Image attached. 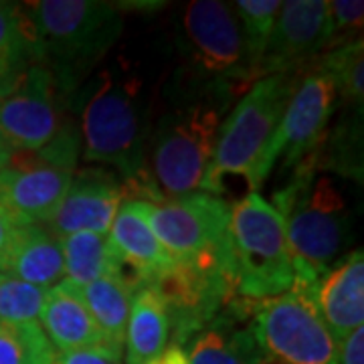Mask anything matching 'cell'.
<instances>
[{"label": "cell", "mask_w": 364, "mask_h": 364, "mask_svg": "<svg viewBox=\"0 0 364 364\" xmlns=\"http://www.w3.org/2000/svg\"><path fill=\"white\" fill-rule=\"evenodd\" d=\"M23 11L59 91L81 87L124 31L119 4L104 0H35Z\"/></svg>", "instance_id": "cell-2"}, {"label": "cell", "mask_w": 364, "mask_h": 364, "mask_svg": "<svg viewBox=\"0 0 364 364\" xmlns=\"http://www.w3.org/2000/svg\"><path fill=\"white\" fill-rule=\"evenodd\" d=\"M124 198L126 191L114 172L102 168L75 170L73 181L47 227L57 237L73 233L107 235Z\"/></svg>", "instance_id": "cell-14"}, {"label": "cell", "mask_w": 364, "mask_h": 364, "mask_svg": "<svg viewBox=\"0 0 364 364\" xmlns=\"http://www.w3.org/2000/svg\"><path fill=\"white\" fill-rule=\"evenodd\" d=\"M320 170L314 152L291 168L289 182L273 195V207L286 223L294 263L316 275H324L340 259L352 237L346 200L334 181Z\"/></svg>", "instance_id": "cell-4"}, {"label": "cell", "mask_w": 364, "mask_h": 364, "mask_svg": "<svg viewBox=\"0 0 364 364\" xmlns=\"http://www.w3.org/2000/svg\"><path fill=\"white\" fill-rule=\"evenodd\" d=\"M320 275L294 263V284L273 298L247 299L249 326L275 364H336V342L316 304Z\"/></svg>", "instance_id": "cell-6"}, {"label": "cell", "mask_w": 364, "mask_h": 364, "mask_svg": "<svg viewBox=\"0 0 364 364\" xmlns=\"http://www.w3.org/2000/svg\"><path fill=\"white\" fill-rule=\"evenodd\" d=\"M107 241L138 289L154 286L174 265L150 227L148 200L142 198H124L109 227Z\"/></svg>", "instance_id": "cell-15"}, {"label": "cell", "mask_w": 364, "mask_h": 364, "mask_svg": "<svg viewBox=\"0 0 364 364\" xmlns=\"http://www.w3.org/2000/svg\"><path fill=\"white\" fill-rule=\"evenodd\" d=\"M296 81L298 73L265 75L239 97L231 114L221 122L215 152L200 182L203 193L225 195L227 178H243L249 191L257 193L269 176L265 154Z\"/></svg>", "instance_id": "cell-3"}, {"label": "cell", "mask_w": 364, "mask_h": 364, "mask_svg": "<svg viewBox=\"0 0 364 364\" xmlns=\"http://www.w3.org/2000/svg\"><path fill=\"white\" fill-rule=\"evenodd\" d=\"M51 364H124V350L109 344H97L79 350H55Z\"/></svg>", "instance_id": "cell-29"}, {"label": "cell", "mask_w": 364, "mask_h": 364, "mask_svg": "<svg viewBox=\"0 0 364 364\" xmlns=\"http://www.w3.org/2000/svg\"><path fill=\"white\" fill-rule=\"evenodd\" d=\"M229 237L239 298H273L291 287L294 255L286 223L259 193H249L231 205Z\"/></svg>", "instance_id": "cell-7"}, {"label": "cell", "mask_w": 364, "mask_h": 364, "mask_svg": "<svg viewBox=\"0 0 364 364\" xmlns=\"http://www.w3.org/2000/svg\"><path fill=\"white\" fill-rule=\"evenodd\" d=\"M35 63H43V57L23 4L0 0V97Z\"/></svg>", "instance_id": "cell-22"}, {"label": "cell", "mask_w": 364, "mask_h": 364, "mask_svg": "<svg viewBox=\"0 0 364 364\" xmlns=\"http://www.w3.org/2000/svg\"><path fill=\"white\" fill-rule=\"evenodd\" d=\"M181 51L195 83L247 91L255 79L249 73L245 39L233 6L221 0L188 2L181 18Z\"/></svg>", "instance_id": "cell-9"}, {"label": "cell", "mask_w": 364, "mask_h": 364, "mask_svg": "<svg viewBox=\"0 0 364 364\" xmlns=\"http://www.w3.org/2000/svg\"><path fill=\"white\" fill-rule=\"evenodd\" d=\"M59 241L65 259V282L79 289L122 267L109 247L107 235L73 233L59 237Z\"/></svg>", "instance_id": "cell-23"}, {"label": "cell", "mask_w": 364, "mask_h": 364, "mask_svg": "<svg viewBox=\"0 0 364 364\" xmlns=\"http://www.w3.org/2000/svg\"><path fill=\"white\" fill-rule=\"evenodd\" d=\"M332 79L336 93L342 95L358 112L364 102V43L363 39L330 49L320 55L314 63Z\"/></svg>", "instance_id": "cell-24"}, {"label": "cell", "mask_w": 364, "mask_h": 364, "mask_svg": "<svg viewBox=\"0 0 364 364\" xmlns=\"http://www.w3.org/2000/svg\"><path fill=\"white\" fill-rule=\"evenodd\" d=\"M328 0L282 2L259 77L277 73H301L310 61L328 51Z\"/></svg>", "instance_id": "cell-13"}, {"label": "cell", "mask_w": 364, "mask_h": 364, "mask_svg": "<svg viewBox=\"0 0 364 364\" xmlns=\"http://www.w3.org/2000/svg\"><path fill=\"white\" fill-rule=\"evenodd\" d=\"M182 348L188 364H275L249 326L247 299L239 296Z\"/></svg>", "instance_id": "cell-16"}, {"label": "cell", "mask_w": 364, "mask_h": 364, "mask_svg": "<svg viewBox=\"0 0 364 364\" xmlns=\"http://www.w3.org/2000/svg\"><path fill=\"white\" fill-rule=\"evenodd\" d=\"M136 289L138 286L124 267H117L112 273L81 287L85 306L100 332L104 334L105 342L119 350H124L126 326Z\"/></svg>", "instance_id": "cell-21"}, {"label": "cell", "mask_w": 364, "mask_h": 364, "mask_svg": "<svg viewBox=\"0 0 364 364\" xmlns=\"http://www.w3.org/2000/svg\"><path fill=\"white\" fill-rule=\"evenodd\" d=\"M239 18V25L245 39L247 63L251 77H259V67L267 51V43L273 33L277 13L282 9L279 0H237L231 4Z\"/></svg>", "instance_id": "cell-25"}, {"label": "cell", "mask_w": 364, "mask_h": 364, "mask_svg": "<svg viewBox=\"0 0 364 364\" xmlns=\"http://www.w3.org/2000/svg\"><path fill=\"white\" fill-rule=\"evenodd\" d=\"M14 156V150L11 144L6 142V138H4V134L0 132V170L4 168L9 162H11V158Z\"/></svg>", "instance_id": "cell-33"}, {"label": "cell", "mask_w": 364, "mask_h": 364, "mask_svg": "<svg viewBox=\"0 0 364 364\" xmlns=\"http://www.w3.org/2000/svg\"><path fill=\"white\" fill-rule=\"evenodd\" d=\"M336 97V87L324 71L312 67L299 73L265 154L267 174H272L277 162H282V170L296 168L324 144L326 126L334 114Z\"/></svg>", "instance_id": "cell-11"}, {"label": "cell", "mask_w": 364, "mask_h": 364, "mask_svg": "<svg viewBox=\"0 0 364 364\" xmlns=\"http://www.w3.org/2000/svg\"><path fill=\"white\" fill-rule=\"evenodd\" d=\"M47 289L31 286L9 273L0 272V322L28 324L39 322Z\"/></svg>", "instance_id": "cell-27"}, {"label": "cell", "mask_w": 364, "mask_h": 364, "mask_svg": "<svg viewBox=\"0 0 364 364\" xmlns=\"http://www.w3.org/2000/svg\"><path fill=\"white\" fill-rule=\"evenodd\" d=\"M0 272L31 286L51 289L65 279L59 237L47 225H18Z\"/></svg>", "instance_id": "cell-19"}, {"label": "cell", "mask_w": 364, "mask_h": 364, "mask_svg": "<svg viewBox=\"0 0 364 364\" xmlns=\"http://www.w3.org/2000/svg\"><path fill=\"white\" fill-rule=\"evenodd\" d=\"M336 364H364V326L336 344Z\"/></svg>", "instance_id": "cell-30"}, {"label": "cell", "mask_w": 364, "mask_h": 364, "mask_svg": "<svg viewBox=\"0 0 364 364\" xmlns=\"http://www.w3.org/2000/svg\"><path fill=\"white\" fill-rule=\"evenodd\" d=\"M55 348L39 322H0V364H51Z\"/></svg>", "instance_id": "cell-26"}, {"label": "cell", "mask_w": 364, "mask_h": 364, "mask_svg": "<svg viewBox=\"0 0 364 364\" xmlns=\"http://www.w3.org/2000/svg\"><path fill=\"white\" fill-rule=\"evenodd\" d=\"M16 221L13 217L0 207V269H2V263L6 259V253L11 249V243H13V237L16 233Z\"/></svg>", "instance_id": "cell-31"}, {"label": "cell", "mask_w": 364, "mask_h": 364, "mask_svg": "<svg viewBox=\"0 0 364 364\" xmlns=\"http://www.w3.org/2000/svg\"><path fill=\"white\" fill-rule=\"evenodd\" d=\"M316 304L336 344L364 324V253L360 249L320 275Z\"/></svg>", "instance_id": "cell-17"}, {"label": "cell", "mask_w": 364, "mask_h": 364, "mask_svg": "<svg viewBox=\"0 0 364 364\" xmlns=\"http://www.w3.org/2000/svg\"><path fill=\"white\" fill-rule=\"evenodd\" d=\"M158 364H188V358H186V352H184L182 346L170 342L168 348L164 350V354H162V358H160Z\"/></svg>", "instance_id": "cell-32"}, {"label": "cell", "mask_w": 364, "mask_h": 364, "mask_svg": "<svg viewBox=\"0 0 364 364\" xmlns=\"http://www.w3.org/2000/svg\"><path fill=\"white\" fill-rule=\"evenodd\" d=\"M81 146L87 162L112 166L126 198L162 200L148 168L152 95L142 75L105 69L81 85Z\"/></svg>", "instance_id": "cell-1"}, {"label": "cell", "mask_w": 364, "mask_h": 364, "mask_svg": "<svg viewBox=\"0 0 364 364\" xmlns=\"http://www.w3.org/2000/svg\"><path fill=\"white\" fill-rule=\"evenodd\" d=\"M235 91L196 90L193 102L170 107L150 134V174L162 198L191 195L200 188L215 152L223 112Z\"/></svg>", "instance_id": "cell-5"}, {"label": "cell", "mask_w": 364, "mask_h": 364, "mask_svg": "<svg viewBox=\"0 0 364 364\" xmlns=\"http://www.w3.org/2000/svg\"><path fill=\"white\" fill-rule=\"evenodd\" d=\"M79 154L81 134L69 119L45 148L14 152L0 170V207L16 225H49L73 181Z\"/></svg>", "instance_id": "cell-8"}, {"label": "cell", "mask_w": 364, "mask_h": 364, "mask_svg": "<svg viewBox=\"0 0 364 364\" xmlns=\"http://www.w3.org/2000/svg\"><path fill=\"white\" fill-rule=\"evenodd\" d=\"M170 344L166 306L154 287H140L132 298L124 338V364H158Z\"/></svg>", "instance_id": "cell-20"}, {"label": "cell", "mask_w": 364, "mask_h": 364, "mask_svg": "<svg viewBox=\"0 0 364 364\" xmlns=\"http://www.w3.org/2000/svg\"><path fill=\"white\" fill-rule=\"evenodd\" d=\"M364 2L363 0H328V51L363 39Z\"/></svg>", "instance_id": "cell-28"}, {"label": "cell", "mask_w": 364, "mask_h": 364, "mask_svg": "<svg viewBox=\"0 0 364 364\" xmlns=\"http://www.w3.org/2000/svg\"><path fill=\"white\" fill-rule=\"evenodd\" d=\"M61 91L45 63L26 69L13 90L0 97V132L14 152H37L63 128Z\"/></svg>", "instance_id": "cell-12"}, {"label": "cell", "mask_w": 364, "mask_h": 364, "mask_svg": "<svg viewBox=\"0 0 364 364\" xmlns=\"http://www.w3.org/2000/svg\"><path fill=\"white\" fill-rule=\"evenodd\" d=\"M39 326L53 348L59 352L107 344L95 320L91 318L81 289L65 279L47 289L39 314Z\"/></svg>", "instance_id": "cell-18"}, {"label": "cell", "mask_w": 364, "mask_h": 364, "mask_svg": "<svg viewBox=\"0 0 364 364\" xmlns=\"http://www.w3.org/2000/svg\"><path fill=\"white\" fill-rule=\"evenodd\" d=\"M229 217V200L208 193H191L158 203L148 200L152 231L172 261L181 265L235 272Z\"/></svg>", "instance_id": "cell-10"}]
</instances>
